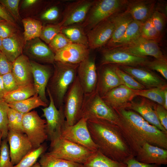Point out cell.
Segmentation results:
<instances>
[{"label": "cell", "mask_w": 167, "mask_h": 167, "mask_svg": "<svg viewBox=\"0 0 167 167\" xmlns=\"http://www.w3.org/2000/svg\"><path fill=\"white\" fill-rule=\"evenodd\" d=\"M91 136L98 150L109 158L126 164L134 158L131 148L118 127L97 119L87 120Z\"/></svg>", "instance_id": "obj_1"}, {"label": "cell", "mask_w": 167, "mask_h": 167, "mask_svg": "<svg viewBox=\"0 0 167 167\" xmlns=\"http://www.w3.org/2000/svg\"><path fill=\"white\" fill-rule=\"evenodd\" d=\"M114 109L119 117L146 142L167 149V133L150 124L133 110L126 108Z\"/></svg>", "instance_id": "obj_2"}, {"label": "cell", "mask_w": 167, "mask_h": 167, "mask_svg": "<svg viewBox=\"0 0 167 167\" xmlns=\"http://www.w3.org/2000/svg\"><path fill=\"white\" fill-rule=\"evenodd\" d=\"M54 70L49 79L46 90L50 93L58 109L63 105L64 97L77 76L79 64L55 61Z\"/></svg>", "instance_id": "obj_3"}, {"label": "cell", "mask_w": 167, "mask_h": 167, "mask_svg": "<svg viewBox=\"0 0 167 167\" xmlns=\"http://www.w3.org/2000/svg\"><path fill=\"white\" fill-rule=\"evenodd\" d=\"M127 0L94 1L81 25L87 32L97 24L114 14L125 9Z\"/></svg>", "instance_id": "obj_4"}, {"label": "cell", "mask_w": 167, "mask_h": 167, "mask_svg": "<svg viewBox=\"0 0 167 167\" xmlns=\"http://www.w3.org/2000/svg\"><path fill=\"white\" fill-rule=\"evenodd\" d=\"M81 117L88 120H104L117 126L120 121L119 117L115 111L104 101L96 91L85 95Z\"/></svg>", "instance_id": "obj_5"}, {"label": "cell", "mask_w": 167, "mask_h": 167, "mask_svg": "<svg viewBox=\"0 0 167 167\" xmlns=\"http://www.w3.org/2000/svg\"><path fill=\"white\" fill-rule=\"evenodd\" d=\"M93 152L81 145L60 138L50 145V151L47 153L55 157L83 165Z\"/></svg>", "instance_id": "obj_6"}, {"label": "cell", "mask_w": 167, "mask_h": 167, "mask_svg": "<svg viewBox=\"0 0 167 167\" xmlns=\"http://www.w3.org/2000/svg\"><path fill=\"white\" fill-rule=\"evenodd\" d=\"M84 95L77 76L69 87L63 100L64 113L68 125H73L81 118Z\"/></svg>", "instance_id": "obj_7"}, {"label": "cell", "mask_w": 167, "mask_h": 167, "mask_svg": "<svg viewBox=\"0 0 167 167\" xmlns=\"http://www.w3.org/2000/svg\"><path fill=\"white\" fill-rule=\"evenodd\" d=\"M46 91L49 98V104L47 107L41 109L43 113V116L46 119V132L50 141V145L61 138L66 118L63 105L58 109L50 93Z\"/></svg>", "instance_id": "obj_8"}, {"label": "cell", "mask_w": 167, "mask_h": 167, "mask_svg": "<svg viewBox=\"0 0 167 167\" xmlns=\"http://www.w3.org/2000/svg\"><path fill=\"white\" fill-rule=\"evenodd\" d=\"M88 119L81 118L74 125H68L66 121L62 127L61 138L81 145L92 152L98 150L91 136L87 125Z\"/></svg>", "instance_id": "obj_9"}, {"label": "cell", "mask_w": 167, "mask_h": 167, "mask_svg": "<svg viewBox=\"0 0 167 167\" xmlns=\"http://www.w3.org/2000/svg\"><path fill=\"white\" fill-rule=\"evenodd\" d=\"M46 121L35 110L24 115L22 128L24 133L32 143L33 149L40 147L48 139L46 130Z\"/></svg>", "instance_id": "obj_10"}, {"label": "cell", "mask_w": 167, "mask_h": 167, "mask_svg": "<svg viewBox=\"0 0 167 167\" xmlns=\"http://www.w3.org/2000/svg\"><path fill=\"white\" fill-rule=\"evenodd\" d=\"M107 48L115 49L138 56H152L155 59L167 61L158 43L146 39L141 36L126 44Z\"/></svg>", "instance_id": "obj_11"}, {"label": "cell", "mask_w": 167, "mask_h": 167, "mask_svg": "<svg viewBox=\"0 0 167 167\" xmlns=\"http://www.w3.org/2000/svg\"><path fill=\"white\" fill-rule=\"evenodd\" d=\"M101 65L111 64L132 66H144L149 60L147 57H140L113 49L104 48Z\"/></svg>", "instance_id": "obj_12"}, {"label": "cell", "mask_w": 167, "mask_h": 167, "mask_svg": "<svg viewBox=\"0 0 167 167\" xmlns=\"http://www.w3.org/2000/svg\"><path fill=\"white\" fill-rule=\"evenodd\" d=\"M77 76L85 95L96 91L98 76L94 57L89 55L79 64Z\"/></svg>", "instance_id": "obj_13"}, {"label": "cell", "mask_w": 167, "mask_h": 167, "mask_svg": "<svg viewBox=\"0 0 167 167\" xmlns=\"http://www.w3.org/2000/svg\"><path fill=\"white\" fill-rule=\"evenodd\" d=\"M7 139L11 161L14 165L33 149L32 143L24 133L9 130Z\"/></svg>", "instance_id": "obj_14"}, {"label": "cell", "mask_w": 167, "mask_h": 167, "mask_svg": "<svg viewBox=\"0 0 167 167\" xmlns=\"http://www.w3.org/2000/svg\"><path fill=\"white\" fill-rule=\"evenodd\" d=\"M115 14L100 23L88 32L87 36L89 48L95 49L103 47L109 41L114 29Z\"/></svg>", "instance_id": "obj_15"}, {"label": "cell", "mask_w": 167, "mask_h": 167, "mask_svg": "<svg viewBox=\"0 0 167 167\" xmlns=\"http://www.w3.org/2000/svg\"><path fill=\"white\" fill-rule=\"evenodd\" d=\"M29 59L37 62L54 64V54L39 38L25 42L23 51Z\"/></svg>", "instance_id": "obj_16"}, {"label": "cell", "mask_w": 167, "mask_h": 167, "mask_svg": "<svg viewBox=\"0 0 167 167\" xmlns=\"http://www.w3.org/2000/svg\"><path fill=\"white\" fill-rule=\"evenodd\" d=\"M93 2L80 0L69 4L64 12L62 20L59 23L62 28L84 21Z\"/></svg>", "instance_id": "obj_17"}, {"label": "cell", "mask_w": 167, "mask_h": 167, "mask_svg": "<svg viewBox=\"0 0 167 167\" xmlns=\"http://www.w3.org/2000/svg\"><path fill=\"white\" fill-rule=\"evenodd\" d=\"M117 66L144 87L162 88H167L166 83L163 79L148 69L137 66Z\"/></svg>", "instance_id": "obj_18"}, {"label": "cell", "mask_w": 167, "mask_h": 167, "mask_svg": "<svg viewBox=\"0 0 167 167\" xmlns=\"http://www.w3.org/2000/svg\"><path fill=\"white\" fill-rule=\"evenodd\" d=\"M30 61L36 92L43 101L48 104L49 101L46 97V89L53 71L48 65Z\"/></svg>", "instance_id": "obj_19"}, {"label": "cell", "mask_w": 167, "mask_h": 167, "mask_svg": "<svg viewBox=\"0 0 167 167\" xmlns=\"http://www.w3.org/2000/svg\"><path fill=\"white\" fill-rule=\"evenodd\" d=\"M88 47L71 43L54 54L55 61L79 64L90 55Z\"/></svg>", "instance_id": "obj_20"}, {"label": "cell", "mask_w": 167, "mask_h": 167, "mask_svg": "<svg viewBox=\"0 0 167 167\" xmlns=\"http://www.w3.org/2000/svg\"><path fill=\"white\" fill-rule=\"evenodd\" d=\"M101 66V70L97 72L98 78L96 91L102 97L113 88L124 84L115 71V65Z\"/></svg>", "instance_id": "obj_21"}, {"label": "cell", "mask_w": 167, "mask_h": 167, "mask_svg": "<svg viewBox=\"0 0 167 167\" xmlns=\"http://www.w3.org/2000/svg\"><path fill=\"white\" fill-rule=\"evenodd\" d=\"M134 158L146 164L166 165L167 164V150L145 142Z\"/></svg>", "instance_id": "obj_22"}, {"label": "cell", "mask_w": 167, "mask_h": 167, "mask_svg": "<svg viewBox=\"0 0 167 167\" xmlns=\"http://www.w3.org/2000/svg\"><path fill=\"white\" fill-rule=\"evenodd\" d=\"M136 96L135 90L121 85L110 90L101 97L108 105L116 109L126 108Z\"/></svg>", "instance_id": "obj_23"}, {"label": "cell", "mask_w": 167, "mask_h": 167, "mask_svg": "<svg viewBox=\"0 0 167 167\" xmlns=\"http://www.w3.org/2000/svg\"><path fill=\"white\" fill-rule=\"evenodd\" d=\"M157 0H127L125 10L134 20L143 23L150 18L155 10Z\"/></svg>", "instance_id": "obj_24"}, {"label": "cell", "mask_w": 167, "mask_h": 167, "mask_svg": "<svg viewBox=\"0 0 167 167\" xmlns=\"http://www.w3.org/2000/svg\"><path fill=\"white\" fill-rule=\"evenodd\" d=\"M11 72L19 87L33 84L29 59L22 54L12 63Z\"/></svg>", "instance_id": "obj_25"}, {"label": "cell", "mask_w": 167, "mask_h": 167, "mask_svg": "<svg viewBox=\"0 0 167 167\" xmlns=\"http://www.w3.org/2000/svg\"><path fill=\"white\" fill-rule=\"evenodd\" d=\"M2 40L1 51L13 63L23 54L25 44L23 35L19 31L12 36Z\"/></svg>", "instance_id": "obj_26"}, {"label": "cell", "mask_w": 167, "mask_h": 167, "mask_svg": "<svg viewBox=\"0 0 167 167\" xmlns=\"http://www.w3.org/2000/svg\"><path fill=\"white\" fill-rule=\"evenodd\" d=\"M126 108L137 113L149 123L167 133V131L160 123L151 103L144 101L139 102L131 101Z\"/></svg>", "instance_id": "obj_27"}, {"label": "cell", "mask_w": 167, "mask_h": 167, "mask_svg": "<svg viewBox=\"0 0 167 167\" xmlns=\"http://www.w3.org/2000/svg\"><path fill=\"white\" fill-rule=\"evenodd\" d=\"M114 29L109 41L103 47L108 48L116 44L121 39L130 24L133 20L125 10L114 15Z\"/></svg>", "instance_id": "obj_28"}, {"label": "cell", "mask_w": 167, "mask_h": 167, "mask_svg": "<svg viewBox=\"0 0 167 167\" xmlns=\"http://www.w3.org/2000/svg\"><path fill=\"white\" fill-rule=\"evenodd\" d=\"M9 107L25 114L40 106L47 107L48 104L43 101L37 93L23 101L8 104Z\"/></svg>", "instance_id": "obj_29"}, {"label": "cell", "mask_w": 167, "mask_h": 167, "mask_svg": "<svg viewBox=\"0 0 167 167\" xmlns=\"http://www.w3.org/2000/svg\"><path fill=\"white\" fill-rule=\"evenodd\" d=\"M83 165L84 167H127L126 164L113 160L98 150L93 152Z\"/></svg>", "instance_id": "obj_30"}, {"label": "cell", "mask_w": 167, "mask_h": 167, "mask_svg": "<svg viewBox=\"0 0 167 167\" xmlns=\"http://www.w3.org/2000/svg\"><path fill=\"white\" fill-rule=\"evenodd\" d=\"M61 32L72 43L89 48L87 36L81 26L74 24L63 27L62 29Z\"/></svg>", "instance_id": "obj_31"}, {"label": "cell", "mask_w": 167, "mask_h": 167, "mask_svg": "<svg viewBox=\"0 0 167 167\" xmlns=\"http://www.w3.org/2000/svg\"><path fill=\"white\" fill-rule=\"evenodd\" d=\"M36 93L33 84L19 87L17 89L5 94L3 100L7 104L21 101Z\"/></svg>", "instance_id": "obj_32"}, {"label": "cell", "mask_w": 167, "mask_h": 167, "mask_svg": "<svg viewBox=\"0 0 167 167\" xmlns=\"http://www.w3.org/2000/svg\"><path fill=\"white\" fill-rule=\"evenodd\" d=\"M24 28L23 36L25 43L26 41L39 38L43 27L40 21L29 17L22 20Z\"/></svg>", "instance_id": "obj_33"}, {"label": "cell", "mask_w": 167, "mask_h": 167, "mask_svg": "<svg viewBox=\"0 0 167 167\" xmlns=\"http://www.w3.org/2000/svg\"><path fill=\"white\" fill-rule=\"evenodd\" d=\"M41 167H84L83 165L53 156L47 153L40 156Z\"/></svg>", "instance_id": "obj_34"}, {"label": "cell", "mask_w": 167, "mask_h": 167, "mask_svg": "<svg viewBox=\"0 0 167 167\" xmlns=\"http://www.w3.org/2000/svg\"><path fill=\"white\" fill-rule=\"evenodd\" d=\"M142 23L133 20L129 25L121 39L116 44L106 48H109L126 44L141 36Z\"/></svg>", "instance_id": "obj_35"}, {"label": "cell", "mask_w": 167, "mask_h": 167, "mask_svg": "<svg viewBox=\"0 0 167 167\" xmlns=\"http://www.w3.org/2000/svg\"><path fill=\"white\" fill-rule=\"evenodd\" d=\"M165 88H154L135 90V93L136 96H139L148 98L164 107Z\"/></svg>", "instance_id": "obj_36"}, {"label": "cell", "mask_w": 167, "mask_h": 167, "mask_svg": "<svg viewBox=\"0 0 167 167\" xmlns=\"http://www.w3.org/2000/svg\"><path fill=\"white\" fill-rule=\"evenodd\" d=\"M46 149V146L42 144L38 148L33 149L13 167H31L36 162L38 158L44 153Z\"/></svg>", "instance_id": "obj_37"}, {"label": "cell", "mask_w": 167, "mask_h": 167, "mask_svg": "<svg viewBox=\"0 0 167 167\" xmlns=\"http://www.w3.org/2000/svg\"><path fill=\"white\" fill-rule=\"evenodd\" d=\"M115 69L116 73L123 81L124 85L135 90L145 89V87L130 75L121 69L117 65H115Z\"/></svg>", "instance_id": "obj_38"}, {"label": "cell", "mask_w": 167, "mask_h": 167, "mask_svg": "<svg viewBox=\"0 0 167 167\" xmlns=\"http://www.w3.org/2000/svg\"><path fill=\"white\" fill-rule=\"evenodd\" d=\"M9 107L3 100H0V132L2 139L7 138L8 132L7 112Z\"/></svg>", "instance_id": "obj_39"}, {"label": "cell", "mask_w": 167, "mask_h": 167, "mask_svg": "<svg viewBox=\"0 0 167 167\" xmlns=\"http://www.w3.org/2000/svg\"><path fill=\"white\" fill-rule=\"evenodd\" d=\"M62 28L59 23L43 26L39 38L45 43L49 44L56 35L61 32Z\"/></svg>", "instance_id": "obj_40"}, {"label": "cell", "mask_w": 167, "mask_h": 167, "mask_svg": "<svg viewBox=\"0 0 167 167\" xmlns=\"http://www.w3.org/2000/svg\"><path fill=\"white\" fill-rule=\"evenodd\" d=\"M7 139L2 141L0 148V167H13L10 156Z\"/></svg>", "instance_id": "obj_41"}, {"label": "cell", "mask_w": 167, "mask_h": 167, "mask_svg": "<svg viewBox=\"0 0 167 167\" xmlns=\"http://www.w3.org/2000/svg\"><path fill=\"white\" fill-rule=\"evenodd\" d=\"M71 43H72L64 35L60 32L52 40L49 44V47L55 54Z\"/></svg>", "instance_id": "obj_42"}, {"label": "cell", "mask_w": 167, "mask_h": 167, "mask_svg": "<svg viewBox=\"0 0 167 167\" xmlns=\"http://www.w3.org/2000/svg\"><path fill=\"white\" fill-rule=\"evenodd\" d=\"M151 17L154 27L163 37L166 23L167 16L154 10Z\"/></svg>", "instance_id": "obj_43"}, {"label": "cell", "mask_w": 167, "mask_h": 167, "mask_svg": "<svg viewBox=\"0 0 167 167\" xmlns=\"http://www.w3.org/2000/svg\"><path fill=\"white\" fill-rule=\"evenodd\" d=\"M19 0H0L1 4L12 15L15 20L19 21L21 17L19 11Z\"/></svg>", "instance_id": "obj_44"}, {"label": "cell", "mask_w": 167, "mask_h": 167, "mask_svg": "<svg viewBox=\"0 0 167 167\" xmlns=\"http://www.w3.org/2000/svg\"><path fill=\"white\" fill-rule=\"evenodd\" d=\"M144 66L159 72L165 79H167V61L156 59L148 60Z\"/></svg>", "instance_id": "obj_45"}, {"label": "cell", "mask_w": 167, "mask_h": 167, "mask_svg": "<svg viewBox=\"0 0 167 167\" xmlns=\"http://www.w3.org/2000/svg\"><path fill=\"white\" fill-rule=\"evenodd\" d=\"M18 32L16 25L5 20L0 22V38L2 40L11 37Z\"/></svg>", "instance_id": "obj_46"}, {"label": "cell", "mask_w": 167, "mask_h": 167, "mask_svg": "<svg viewBox=\"0 0 167 167\" xmlns=\"http://www.w3.org/2000/svg\"><path fill=\"white\" fill-rule=\"evenodd\" d=\"M3 85L6 92L13 91L19 86L11 72L1 76Z\"/></svg>", "instance_id": "obj_47"}, {"label": "cell", "mask_w": 167, "mask_h": 167, "mask_svg": "<svg viewBox=\"0 0 167 167\" xmlns=\"http://www.w3.org/2000/svg\"><path fill=\"white\" fill-rule=\"evenodd\" d=\"M153 108L161 125L167 131V111L158 104H153Z\"/></svg>", "instance_id": "obj_48"}, {"label": "cell", "mask_w": 167, "mask_h": 167, "mask_svg": "<svg viewBox=\"0 0 167 167\" xmlns=\"http://www.w3.org/2000/svg\"><path fill=\"white\" fill-rule=\"evenodd\" d=\"M12 63L0 50V75L11 72Z\"/></svg>", "instance_id": "obj_49"}, {"label": "cell", "mask_w": 167, "mask_h": 167, "mask_svg": "<svg viewBox=\"0 0 167 167\" xmlns=\"http://www.w3.org/2000/svg\"><path fill=\"white\" fill-rule=\"evenodd\" d=\"M141 36L146 39L154 41L158 43L163 37L154 27L146 32L142 33Z\"/></svg>", "instance_id": "obj_50"}, {"label": "cell", "mask_w": 167, "mask_h": 167, "mask_svg": "<svg viewBox=\"0 0 167 167\" xmlns=\"http://www.w3.org/2000/svg\"><path fill=\"white\" fill-rule=\"evenodd\" d=\"M59 15V10L57 6H53L47 9L41 15L42 19L52 21L56 20Z\"/></svg>", "instance_id": "obj_51"}, {"label": "cell", "mask_w": 167, "mask_h": 167, "mask_svg": "<svg viewBox=\"0 0 167 167\" xmlns=\"http://www.w3.org/2000/svg\"><path fill=\"white\" fill-rule=\"evenodd\" d=\"M7 117L8 131L9 130H13L21 132L17 126L14 113V110L10 107L9 108L8 111Z\"/></svg>", "instance_id": "obj_52"}, {"label": "cell", "mask_w": 167, "mask_h": 167, "mask_svg": "<svg viewBox=\"0 0 167 167\" xmlns=\"http://www.w3.org/2000/svg\"><path fill=\"white\" fill-rule=\"evenodd\" d=\"M127 167H160V165L155 164H148L136 160L134 158L128 160L126 163Z\"/></svg>", "instance_id": "obj_53"}, {"label": "cell", "mask_w": 167, "mask_h": 167, "mask_svg": "<svg viewBox=\"0 0 167 167\" xmlns=\"http://www.w3.org/2000/svg\"><path fill=\"white\" fill-rule=\"evenodd\" d=\"M0 17L7 22L16 25L15 19L5 8L0 3Z\"/></svg>", "instance_id": "obj_54"}, {"label": "cell", "mask_w": 167, "mask_h": 167, "mask_svg": "<svg viewBox=\"0 0 167 167\" xmlns=\"http://www.w3.org/2000/svg\"><path fill=\"white\" fill-rule=\"evenodd\" d=\"M155 10L167 16V3L166 2L161 0L157 1Z\"/></svg>", "instance_id": "obj_55"}, {"label": "cell", "mask_w": 167, "mask_h": 167, "mask_svg": "<svg viewBox=\"0 0 167 167\" xmlns=\"http://www.w3.org/2000/svg\"><path fill=\"white\" fill-rule=\"evenodd\" d=\"M13 110L18 127L20 131L24 133L22 128V121L24 114L14 109Z\"/></svg>", "instance_id": "obj_56"}, {"label": "cell", "mask_w": 167, "mask_h": 167, "mask_svg": "<svg viewBox=\"0 0 167 167\" xmlns=\"http://www.w3.org/2000/svg\"><path fill=\"white\" fill-rule=\"evenodd\" d=\"M151 17L142 23L141 28V34L154 27Z\"/></svg>", "instance_id": "obj_57"}, {"label": "cell", "mask_w": 167, "mask_h": 167, "mask_svg": "<svg viewBox=\"0 0 167 167\" xmlns=\"http://www.w3.org/2000/svg\"><path fill=\"white\" fill-rule=\"evenodd\" d=\"M38 1L37 0H24L22 3V7L24 8L30 7L36 4Z\"/></svg>", "instance_id": "obj_58"}, {"label": "cell", "mask_w": 167, "mask_h": 167, "mask_svg": "<svg viewBox=\"0 0 167 167\" xmlns=\"http://www.w3.org/2000/svg\"><path fill=\"white\" fill-rule=\"evenodd\" d=\"M6 92L3 85L2 76L0 75V100H3V97Z\"/></svg>", "instance_id": "obj_59"}, {"label": "cell", "mask_w": 167, "mask_h": 167, "mask_svg": "<svg viewBox=\"0 0 167 167\" xmlns=\"http://www.w3.org/2000/svg\"><path fill=\"white\" fill-rule=\"evenodd\" d=\"M164 107L167 109V88L164 89Z\"/></svg>", "instance_id": "obj_60"}, {"label": "cell", "mask_w": 167, "mask_h": 167, "mask_svg": "<svg viewBox=\"0 0 167 167\" xmlns=\"http://www.w3.org/2000/svg\"><path fill=\"white\" fill-rule=\"evenodd\" d=\"M31 167H41L40 164L39 162H36Z\"/></svg>", "instance_id": "obj_61"}, {"label": "cell", "mask_w": 167, "mask_h": 167, "mask_svg": "<svg viewBox=\"0 0 167 167\" xmlns=\"http://www.w3.org/2000/svg\"><path fill=\"white\" fill-rule=\"evenodd\" d=\"M2 40L0 38V50L2 51Z\"/></svg>", "instance_id": "obj_62"}, {"label": "cell", "mask_w": 167, "mask_h": 167, "mask_svg": "<svg viewBox=\"0 0 167 167\" xmlns=\"http://www.w3.org/2000/svg\"><path fill=\"white\" fill-rule=\"evenodd\" d=\"M2 137L1 133L0 132V148L1 146V144L2 142Z\"/></svg>", "instance_id": "obj_63"}, {"label": "cell", "mask_w": 167, "mask_h": 167, "mask_svg": "<svg viewBox=\"0 0 167 167\" xmlns=\"http://www.w3.org/2000/svg\"><path fill=\"white\" fill-rule=\"evenodd\" d=\"M4 20H4V19H2V18L0 17V22H1Z\"/></svg>", "instance_id": "obj_64"}]
</instances>
